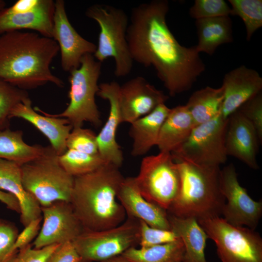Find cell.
I'll return each instance as SVG.
<instances>
[{"mask_svg": "<svg viewBox=\"0 0 262 262\" xmlns=\"http://www.w3.org/2000/svg\"><path fill=\"white\" fill-rule=\"evenodd\" d=\"M101 262H130L121 255L114 257Z\"/></svg>", "mask_w": 262, "mask_h": 262, "instance_id": "cell-43", "label": "cell"}, {"mask_svg": "<svg viewBox=\"0 0 262 262\" xmlns=\"http://www.w3.org/2000/svg\"><path fill=\"white\" fill-rule=\"evenodd\" d=\"M176 162L180 176V189L167 213L197 221L221 216L226 199L221 191L220 166Z\"/></svg>", "mask_w": 262, "mask_h": 262, "instance_id": "cell-4", "label": "cell"}, {"mask_svg": "<svg viewBox=\"0 0 262 262\" xmlns=\"http://www.w3.org/2000/svg\"><path fill=\"white\" fill-rule=\"evenodd\" d=\"M255 129L260 142H262V94L260 93L245 103L238 110Z\"/></svg>", "mask_w": 262, "mask_h": 262, "instance_id": "cell-37", "label": "cell"}, {"mask_svg": "<svg viewBox=\"0 0 262 262\" xmlns=\"http://www.w3.org/2000/svg\"><path fill=\"white\" fill-rule=\"evenodd\" d=\"M170 109L165 103L161 104L131 124L129 134L133 140L132 156L144 155L156 146L162 125Z\"/></svg>", "mask_w": 262, "mask_h": 262, "instance_id": "cell-24", "label": "cell"}, {"mask_svg": "<svg viewBox=\"0 0 262 262\" xmlns=\"http://www.w3.org/2000/svg\"><path fill=\"white\" fill-rule=\"evenodd\" d=\"M142 196L167 211L180 189L178 163L171 153L160 151L143 158L139 173L134 177Z\"/></svg>", "mask_w": 262, "mask_h": 262, "instance_id": "cell-9", "label": "cell"}, {"mask_svg": "<svg viewBox=\"0 0 262 262\" xmlns=\"http://www.w3.org/2000/svg\"><path fill=\"white\" fill-rule=\"evenodd\" d=\"M41 208L43 223L33 248L72 242L84 230L69 202L57 201Z\"/></svg>", "mask_w": 262, "mask_h": 262, "instance_id": "cell-13", "label": "cell"}, {"mask_svg": "<svg viewBox=\"0 0 262 262\" xmlns=\"http://www.w3.org/2000/svg\"><path fill=\"white\" fill-rule=\"evenodd\" d=\"M44 149L45 147L40 145L26 144L20 130L13 131L8 128L0 131V159L21 166L39 157Z\"/></svg>", "mask_w": 262, "mask_h": 262, "instance_id": "cell-28", "label": "cell"}, {"mask_svg": "<svg viewBox=\"0 0 262 262\" xmlns=\"http://www.w3.org/2000/svg\"><path fill=\"white\" fill-rule=\"evenodd\" d=\"M197 222L215 243L222 262H262V238L255 230L232 225L221 216Z\"/></svg>", "mask_w": 262, "mask_h": 262, "instance_id": "cell-8", "label": "cell"}, {"mask_svg": "<svg viewBox=\"0 0 262 262\" xmlns=\"http://www.w3.org/2000/svg\"><path fill=\"white\" fill-rule=\"evenodd\" d=\"M101 63L93 54H87L82 58L79 67L69 72V103L63 112L49 114L37 107L34 110L48 116L66 118L73 128L82 127L84 122L98 127L102 121L95 96L99 90Z\"/></svg>", "mask_w": 262, "mask_h": 262, "instance_id": "cell-5", "label": "cell"}, {"mask_svg": "<svg viewBox=\"0 0 262 262\" xmlns=\"http://www.w3.org/2000/svg\"><path fill=\"white\" fill-rule=\"evenodd\" d=\"M231 15L239 16L244 22L246 40L249 41L254 33L262 26V0H229Z\"/></svg>", "mask_w": 262, "mask_h": 262, "instance_id": "cell-31", "label": "cell"}, {"mask_svg": "<svg viewBox=\"0 0 262 262\" xmlns=\"http://www.w3.org/2000/svg\"><path fill=\"white\" fill-rule=\"evenodd\" d=\"M166 0H154L131 10L126 38L132 60L152 66L171 96L187 91L205 70L196 46L181 45L169 29Z\"/></svg>", "mask_w": 262, "mask_h": 262, "instance_id": "cell-1", "label": "cell"}, {"mask_svg": "<svg viewBox=\"0 0 262 262\" xmlns=\"http://www.w3.org/2000/svg\"><path fill=\"white\" fill-rule=\"evenodd\" d=\"M120 85L115 81L99 84L97 95L108 101L110 111L108 119L99 133L97 135L98 154L106 163L120 167L123 155L116 140L118 125L122 123L120 110Z\"/></svg>", "mask_w": 262, "mask_h": 262, "instance_id": "cell-16", "label": "cell"}, {"mask_svg": "<svg viewBox=\"0 0 262 262\" xmlns=\"http://www.w3.org/2000/svg\"><path fill=\"white\" fill-rule=\"evenodd\" d=\"M41 0H18L3 10L9 14H22L31 12L35 9L40 3Z\"/></svg>", "mask_w": 262, "mask_h": 262, "instance_id": "cell-41", "label": "cell"}, {"mask_svg": "<svg viewBox=\"0 0 262 262\" xmlns=\"http://www.w3.org/2000/svg\"><path fill=\"white\" fill-rule=\"evenodd\" d=\"M42 216L31 221L26 226L23 230L18 234L16 240L14 248L18 250L29 245L35 239L41 228L40 223Z\"/></svg>", "mask_w": 262, "mask_h": 262, "instance_id": "cell-40", "label": "cell"}, {"mask_svg": "<svg viewBox=\"0 0 262 262\" xmlns=\"http://www.w3.org/2000/svg\"><path fill=\"white\" fill-rule=\"evenodd\" d=\"M196 26L199 53L213 55L220 45L232 42V21L229 16L197 19Z\"/></svg>", "mask_w": 262, "mask_h": 262, "instance_id": "cell-26", "label": "cell"}, {"mask_svg": "<svg viewBox=\"0 0 262 262\" xmlns=\"http://www.w3.org/2000/svg\"><path fill=\"white\" fill-rule=\"evenodd\" d=\"M119 169L105 163L74 177L69 202L84 230L110 229L125 220V211L117 198L124 179Z\"/></svg>", "mask_w": 262, "mask_h": 262, "instance_id": "cell-3", "label": "cell"}, {"mask_svg": "<svg viewBox=\"0 0 262 262\" xmlns=\"http://www.w3.org/2000/svg\"><path fill=\"white\" fill-rule=\"evenodd\" d=\"M59 51L54 39L36 32L4 33L0 35V79L26 91L49 82L62 87L50 68Z\"/></svg>", "mask_w": 262, "mask_h": 262, "instance_id": "cell-2", "label": "cell"}, {"mask_svg": "<svg viewBox=\"0 0 262 262\" xmlns=\"http://www.w3.org/2000/svg\"><path fill=\"white\" fill-rule=\"evenodd\" d=\"M17 117L29 122L49 140L50 146L59 155L67 150L66 141L73 129L68 121L64 118L42 115L32 108L29 98L17 104L12 110L9 118Z\"/></svg>", "mask_w": 262, "mask_h": 262, "instance_id": "cell-20", "label": "cell"}, {"mask_svg": "<svg viewBox=\"0 0 262 262\" xmlns=\"http://www.w3.org/2000/svg\"><path fill=\"white\" fill-rule=\"evenodd\" d=\"M139 222V240L140 247H148L175 242L179 239L172 229L154 228L145 222Z\"/></svg>", "mask_w": 262, "mask_h": 262, "instance_id": "cell-35", "label": "cell"}, {"mask_svg": "<svg viewBox=\"0 0 262 262\" xmlns=\"http://www.w3.org/2000/svg\"><path fill=\"white\" fill-rule=\"evenodd\" d=\"M6 2L3 0H0V11L5 7Z\"/></svg>", "mask_w": 262, "mask_h": 262, "instance_id": "cell-44", "label": "cell"}, {"mask_svg": "<svg viewBox=\"0 0 262 262\" xmlns=\"http://www.w3.org/2000/svg\"><path fill=\"white\" fill-rule=\"evenodd\" d=\"M82 260L72 242H67L60 244L47 262H82Z\"/></svg>", "mask_w": 262, "mask_h": 262, "instance_id": "cell-39", "label": "cell"}, {"mask_svg": "<svg viewBox=\"0 0 262 262\" xmlns=\"http://www.w3.org/2000/svg\"><path fill=\"white\" fill-rule=\"evenodd\" d=\"M169 97L142 76L132 78L120 86L121 122L131 124L149 114Z\"/></svg>", "mask_w": 262, "mask_h": 262, "instance_id": "cell-15", "label": "cell"}, {"mask_svg": "<svg viewBox=\"0 0 262 262\" xmlns=\"http://www.w3.org/2000/svg\"><path fill=\"white\" fill-rule=\"evenodd\" d=\"M139 222L128 217L120 225L100 230H84L72 242L83 260L102 262L139 244Z\"/></svg>", "mask_w": 262, "mask_h": 262, "instance_id": "cell-10", "label": "cell"}, {"mask_svg": "<svg viewBox=\"0 0 262 262\" xmlns=\"http://www.w3.org/2000/svg\"><path fill=\"white\" fill-rule=\"evenodd\" d=\"M19 234L11 222L0 218V262H6L17 252L14 248Z\"/></svg>", "mask_w": 262, "mask_h": 262, "instance_id": "cell-36", "label": "cell"}, {"mask_svg": "<svg viewBox=\"0 0 262 262\" xmlns=\"http://www.w3.org/2000/svg\"><path fill=\"white\" fill-rule=\"evenodd\" d=\"M67 149H73L91 155L98 154L97 135L90 129L73 128L66 141Z\"/></svg>", "mask_w": 262, "mask_h": 262, "instance_id": "cell-33", "label": "cell"}, {"mask_svg": "<svg viewBox=\"0 0 262 262\" xmlns=\"http://www.w3.org/2000/svg\"><path fill=\"white\" fill-rule=\"evenodd\" d=\"M196 125L185 105L171 108L164 121L156 146L160 151L172 153L188 139Z\"/></svg>", "mask_w": 262, "mask_h": 262, "instance_id": "cell-23", "label": "cell"}, {"mask_svg": "<svg viewBox=\"0 0 262 262\" xmlns=\"http://www.w3.org/2000/svg\"><path fill=\"white\" fill-rule=\"evenodd\" d=\"M117 198L128 217L143 221L154 228L171 229L167 211L142 196L134 177L124 178Z\"/></svg>", "mask_w": 262, "mask_h": 262, "instance_id": "cell-19", "label": "cell"}, {"mask_svg": "<svg viewBox=\"0 0 262 262\" xmlns=\"http://www.w3.org/2000/svg\"><path fill=\"white\" fill-rule=\"evenodd\" d=\"M60 164L75 177L91 172L105 164L99 154L91 155L73 149H67L59 156Z\"/></svg>", "mask_w": 262, "mask_h": 262, "instance_id": "cell-30", "label": "cell"}, {"mask_svg": "<svg viewBox=\"0 0 262 262\" xmlns=\"http://www.w3.org/2000/svg\"><path fill=\"white\" fill-rule=\"evenodd\" d=\"M220 182L226 199L222 217L232 225L255 230L262 215V200H253L240 185L232 164L221 169Z\"/></svg>", "mask_w": 262, "mask_h": 262, "instance_id": "cell-12", "label": "cell"}, {"mask_svg": "<svg viewBox=\"0 0 262 262\" xmlns=\"http://www.w3.org/2000/svg\"><path fill=\"white\" fill-rule=\"evenodd\" d=\"M29 98L26 90L0 79V131L9 128L12 110Z\"/></svg>", "mask_w": 262, "mask_h": 262, "instance_id": "cell-32", "label": "cell"}, {"mask_svg": "<svg viewBox=\"0 0 262 262\" xmlns=\"http://www.w3.org/2000/svg\"><path fill=\"white\" fill-rule=\"evenodd\" d=\"M229 118L220 114L196 126L186 141L171 153L176 162H187L201 165L219 166L226 163L225 137Z\"/></svg>", "mask_w": 262, "mask_h": 262, "instance_id": "cell-11", "label": "cell"}, {"mask_svg": "<svg viewBox=\"0 0 262 262\" xmlns=\"http://www.w3.org/2000/svg\"><path fill=\"white\" fill-rule=\"evenodd\" d=\"M259 143L255 129L239 111L229 116L225 137L227 156L235 157L253 169H258Z\"/></svg>", "mask_w": 262, "mask_h": 262, "instance_id": "cell-18", "label": "cell"}, {"mask_svg": "<svg viewBox=\"0 0 262 262\" xmlns=\"http://www.w3.org/2000/svg\"><path fill=\"white\" fill-rule=\"evenodd\" d=\"M220 115L227 119L248 100L262 92V78L254 69L242 65L227 73L223 84Z\"/></svg>", "mask_w": 262, "mask_h": 262, "instance_id": "cell-17", "label": "cell"}, {"mask_svg": "<svg viewBox=\"0 0 262 262\" xmlns=\"http://www.w3.org/2000/svg\"><path fill=\"white\" fill-rule=\"evenodd\" d=\"M55 2L41 0L33 10L22 14H9L0 11V35L23 29L33 30L40 35L52 38Z\"/></svg>", "mask_w": 262, "mask_h": 262, "instance_id": "cell-21", "label": "cell"}, {"mask_svg": "<svg viewBox=\"0 0 262 262\" xmlns=\"http://www.w3.org/2000/svg\"><path fill=\"white\" fill-rule=\"evenodd\" d=\"M168 218L171 229L178 235L183 244L184 251L182 262H209L205 255L208 236L197 220L169 214Z\"/></svg>", "mask_w": 262, "mask_h": 262, "instance_id": "cell-25", "label": "cell"}, {"mask_svg": "<svg viewBox=\"0 0 262 262\" xmlns=\"http://www.w3.org/2000/svg\"><path fill=\"white\" fill-rule=\"evenodd\" d=\"M52 39L58 44L61 52L62 69L69 72L79 67L86 54H94L97 45L84 39L70 23L63 0L55 1Z\"/></svg>", "mask_w": 262, "mask_h": 262, "instance_id": "cell-14", "label": "cell"}, {"mask_svg": "<svg viewBox=\"0 0 262 262\" xmlns=\"http://www.w3.org/2000/svg\"><path fill=\"white\" fill-rule=\"evenodd\" d=\"M85 15L99 27L98 44L93 54L102 63L108 58L114 59V74L117 77L128 75L133 61L127 41L129 18L122 9L105 4H95L86 10Z\"/></svg>", "mask_w": 262, "mask_h": 262, "instance_id": "cell-6", "label": "cell"}, {"mask_svg": "<svg viewBox=\"0 0 262 262\" xmlns=\"http://www.w3.org/2000/svg\"><path fill=\"white\" fill-rule=\"evenodd\" d=\"M189 14L196 20L229 16L231 8L224 0H196Z\"/></svg>", "mask_w": 262, "mask_h": 262, "instance_id": "cell-34", "label": "cell"}, {"mask_svg": "<svg viewBox=\"0 0 262 262\" xmlns=\"http://www.w3.org/2000/svg\"><path fill=\"white\" fill-rule=\"evenodd\" d=\"M0 201L8 209L20 214V207L19 201L13 195L0 189Z\"/></svg>", "mask_w": 262, "mask_h": 262, "instance_id": "cell-42", "label": "cell"}, {"mask_svg": "<svg viewBox=\"0 0 262 262\" xmlns=\"http://www.w3.org/2000/svg\"><path fill=\"white\" fill-rule=\"evenodd\" d=\"M59 245H53L42 248L36 249L30 244L19 249L6 262H47L51 253Z\"/></svg>", "mask_w": 262, "mask_h": 262, "instance_id": "cell-38", "label": "cell"}, {"mask_svg": "<svg viewBox=\"0 0 262 262\" xmlns=\"http://www.w3.org/2000/svg\"><path fill=\"white\" fill-rule=\"evenodd\" d=\"M0 189L13 195L18 199L20 222L23 226L42 216L40 205L23 187L21 166L17 164L0 159Z\"/></svg>", "mask_w": 262, "mask_h": 262, "instance_id": "cell-22", "label": "cell"}, {"mask_svg": "<svg viewBox=\"0 0 262 262\" xmlns=\"http://www.w3.org/2000/svg\"><path fill=\"white\" fill-rule=\"evenodd\" d=\"M25 190L46 207L57 201L70 202L74 177L62 166L59 155L50 146L45 147L37 158L21 166Z\"/></svg>", "mask_w": 262, "mask_h": 262, "instance_id": "cell-7", "label": "cell"}, {"mask_svg": "<svg viewBox=\"0 0 262 262\" xmlns=\"http://www.w3.org/2000/svg\"><path fill=\"white\" fill-rule=\"evenodd\" d=\"M224 98L222 86H206L194 92L185 106L196 126L204 123L220 114Z\"/></svg>", "mask_w": 262, "mask_h": 262, "instance_id": "cell-27", "label": "cell"}, {"mask_svg": "<svg viewBox=\"0 0 262 262\" xmlns=\"http://www.w3.org/2000/svg\"><path fill=\"white\" fill-rule=\"evenodd\" d=\"M184 246L180 239L169 243L137 248L132 247L121 255L130 262H182Z\"/></svg>", "mask_w": 262, "mask_h": 262, "instance_id": "cell-29", "label": "cell"}, {"mask_svg": "<svg viewBox=\"0 0 262 262\" xmlns=\"http://www.w3.org/2000/svg\"><path fill=\"white\" fill-rule=\"evenodd\" d=\"M82 262H88V261H84V260H82Z\"/></svg>", "mask_w": 262, "mask_h": 262, "instance_id": "cell-45", "label": "cell"}]
</instances>
